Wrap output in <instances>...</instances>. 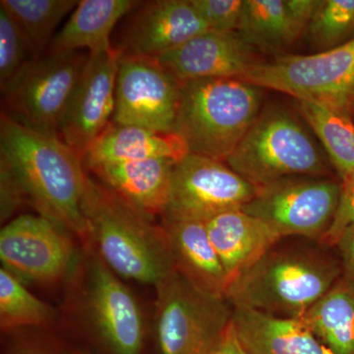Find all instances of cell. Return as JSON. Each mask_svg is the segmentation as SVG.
I'll list each match as a JSON object with an SVG mask.
<instances>
[{
    "label": "cell",
    "mask_w": 354,
    "mask_h": 354,
    "mask_svg": "<svg viewBox=\"0 0 354 354\" xmlns=\"http://www.w3.org/2000/svg\"><path fill=\"white\" fill-rule=\"evenodd\" d=\"M320 242L283 239L227 286L234 308L302 319L342 276L341 260Z\"/></svg>",
    "instance_id": "cell-1"
},
{
    "label": "cell",
    "mask_w": 354,
    "mask_h": 354,
    "mask_svg": "<svg viewBox=\"0 0 354 354\" xmlns=\"http://www.w3.org/2000/svg\"><path fill=\"white\" fill-rule=\"evenodd\" d=\"M0 156L13 167L39 215L87 241L81 205L88 174L80 153L60 137L26 127L2 113Z\"/></svg>",
    "instance_id": "cell-2"
},
{
    "label": "cell",
    "mask_w": 354,
    "mask_h": 354,
    "mask_svg": "<svg viewBox=\"0 0 354 354\" xmlns=\"http://www.w3.org/2000/svg\"><path fill=\"white\" fill-rule=\"evenodd\" d=\"M81 208L87 241L118 277L157 286L176 271L164 227L101 181L88 176Z\"/></svg>",
    "instance_id": "cell-3"
},
{
    "label": "cell",
    "mask_w": 354,
    "mask_h": 354,
    "mask_svg": "<svg viewBox=\"0 0 354 354\" xmlns=\"http://www.w3.org/2000/svg\"><path fill=\"white\" fill-rule=\"evenodd\" d=\"M262 90L239 78L180 83L174 132L189 153L225 162L259 116Z\"/></svg>",
    "instance_id": "cell-4"
},
{
    "label": "cell",
    "mask_w": 354,
    "mask_h": 354,
    "mask_svg": "<svg viewBox=\"0 0 354 354\" xmlns=\"http://www.w3.org/2000/svg\"><path fill=\"white\" fill-rule=\"evenodd\" d=\"M225 164L258 188L286 177H327L330 172L309 133L281 109L260 113Z\"/></svg>",
    "instance_id": "cell-5"
},
{
    "label": "cell",
    "mask_w": 354,
    "mask_h": 354,
    "mask_svg": "<svg viewBox=\"0 0 354 354\" xmlns=\"http://www.w3.org/2000/svg\"><path fill=\"white\" fill-rule=\"evenodd\" d=\"M241 79L353 118L354 39L311 55L286 53L262 59Z\"/></svg>",
    "instance_id": "cell-6"
},
{
    "label": "cell",
    "mask_w": 354,
    "mask_h": 354,
    "mask_svg": "<svg viewBox=\"0 0 354 354\" xmlns=\"http://www.w3.org/2000/svg\"><path fill=\"white\" fill-rule=\"evenodd\" d=\"M155 288L160 353H211L232 322L227 298L205 292L176 270Z\"/></svg>",
    "instance_id": "cell-7"
},
{
    "label": "cell",
    "mask_w": 354,
    "mask_h": 354,
    "mask_svg": "<svg viewBox=\"0 0 354 354\" xmlns=\"http://www.w3.org/2000/svg\"><path fill=\"white\" fill-rule=\"evenodd\" d=\"M88 51L46 53L34 58L1 88L2 101L13 120L58 136V127L87 64Z\"/></svg>",
    "instance_id": "cell-8"
},
{
    "label": "cell",
    "mask_w": 354,
    "mask_h": 354,
    "mask_svg": "<svg viewBox=\"0 0 354 354\" xmlns=\"http://www.w3.org/2000/svg\"><path fill=\"white\" fill-rule=\"evenodd\" d=\"M342 183L328 177H286L259 187L243 211L267 223L283 239L320 242L339 204Z\"/></svg>",
    "instance_id": "cell-9"
},
{
    "label": "cell",
    "mask_w": 354,
    "mask_h": 354,
    "mask_svg": "<svg viewBox=\"0 0 354 354\" xmlns=\"http://www.w3.org/2000/svg\"><path fill=\"white\" fill-rule=\"evenodd\" d=\"M258 189L225 162L188 153L174 165L162 221L206 223L225 212L243 209Z\"/></svg>",
    "instance_id": "cell-10"
},
{
    "label": "cell",
    "mask_w": 354,
    "mask_h": 354,
    "mask_svg": "<svg viewBox=\"0 0 354 354\" xmlns=\"http://www.w3.org/2000/svg\"><path fill=\"white\" fill-rule=\"evenodd\" d=\"M179 88L180 82L155 58L121 55L113 122L174 133Z\"/></svg>",
    "instance_id": "cell-11"
},
{
    "label": "cell",
    "mask_w": 354,
    "mask_h": 354,
    "mask_svg": "<svg viewBox=\"0 0 354 354\" xmlns=\"http://www.w3.org/2000/svg\"><path fill=\"white\" fill-rule=\"evenodd\" d=\"M68 232L41 215L13 218L0 232L2 268L21 281H58L69 271L75 257Z\"/></svg>",
    "instance_id": "cell-12"
},
{
    "label": "cell",
    "mask_w": 354,
    "mask_h": 354,
    "mask_svg": "<svg viewBox=\"0 0 354 354\" xmlns=\"http://www.w3.org/2000/svg\"><path fill=\"white\" fill-rule=\"evenodd\" d=\"M120 53L88 55L58 127L65 143L82 156L113 122Z\"/></svg>",
    "instance_id": "cell-13"
},
{
    "label": "cell",
    "mask_w": 354,
    "mask_h": 354,
    "mask_svg": "<svg viewBox=\"0 0 354 354\" xmlns=\"http://www.w3.org/2000/svg\"><path fill=\"white\" fill-rule=\"evenodd\" d=\"M86 308L93 327L114 354H140L144 323L134 295L95 256L88 263Z\"/></svg>",
    "instance_id": "cell-14"
},
{
    "label": "cell",
    "mask_w": 354,
    "mask_h": 354,
    "mask_svg": "<svg viewBox=\"0 0 354 354\" xmlns=\"http://www.w3.org/2000/svg\"><path fill=\"white\" fill-rule=\"evenodd\" d=\"M127 17L113 46L120 55L158 58L209 30L191 0L142 2Z\"/></svg>",
    "instance_id": "cell-15"
},
{
    "label": "cell",
    "mask_w": 354,
    "mask_h": 354,
    "mask_svg": "<svg viewBox=\"0 0 354 354\" xmlns=\"http://www.w3.org/2000/svg\"><path fill=\"white\" fill-rule=\"evenodd\" d=\"M178 82L242 78L261 60L257 48L239 32H201L176 50L155 58Z\"/></svg>",
    "instance_id": "cell-16"
},
{
    "label": "cell",
    "mask_w": 354,
    "mask_h": 354,
    "mask_svg": "<svg viewBox=\"0 0 354 354\" xmlns=\"http://www.w3.org/2000/svg\"><path fill=\"white\" fill-rule=\"evenodd\" d=\"M205 225L228 285L283 239L264 221L242 209L221 214Z\"/></svg>",
    "instance_id": "cell-17"
},
{
    "label": "cell",
    "mask_w": 354,
    "mask_h": 354,
    "mask_svg": "<svg viewBox=\"0 0 354 354\" xmlns=\"http://www.w3.org/2000/svg\"><path fill=\"white\" fill-rule=\"evenodd\" d=\"M176 160L153 158L99 165L90 171L99 181L151 218L164 215L171 195Z\"/></svg>",
    "instance_id": "cell-18"
},
{
    "label": "cell",
    "mask_w": 354,
    "mask_h": 354,
    "mask_svg": "<svg viewBox=\"0 0 354 354\" xmlns=\"http://www.w3.org/2000/svg\"><path fill=\"white\" fill-rule=\"evenodd\" d=\"M189 153L177 133L152 131L131 125L111 122L83 155L85 169L99 165L140 162L153 158L179 160Z\"/></svg>",
    "instance_id": "cell-19"
},
{
    "label": "cell",
    "mask_w": 354,
    "mask_h": 354,
    "mask_svg": "<svg viewBox=\"0 0 354 354\" xmlns=\"http://www.w3.org/2000/svg\"><path fill=\"white\" fill-rule=\"evenodd\" d=\"M232 325L248 354H330L304 319L236 307Z\"/></svg>",
    "instance_id": "cell-20"
},
{
    "label": "cell",
    "mask_w": 354,
    "mask_h": 354,
    "mask_svg": "<svg viewBox=\"0 0 354 354\" xmlns=\"http://www.w3.org/2000/svg\"><path fill=\"white\" fill-rule=\"evenodd\" d=\"M141 3L135 0H81L46 53L87 50L97 55L113 50L114 28Z\"/></svg>",
    "instance_id": "cell-21"
},
{
    "label": "cell",
    "mask_w": 354,
    "mask_h": 354,
    "mask_svg": "<svg viewBox=\"0 0 354 354\" xmlns=\"http://www.w3.org/2000/svg\"><path fill=\"white\" fill-rule=\"evenodd\" d=\"M162 227L176 271L205 292L225 297L227 274L209 241L205 223L164 221Z\"/></svg>",
    "instance_id": "cell-22"
},
{
    "label": "cell",
    "mask_w": 354,
    "mask_h": 354,
    "mask_svg": "<svg viewBox=\"0 0 354 354\" xmlns=\"http://www.w3.org/2000/svg\"><path fill=\"white\" fill-rule=\"evenodd\" d=\"M302 319L330 354H354V279L342 272Z\"/></svg>",
    "instance_id": "cell-23"
},
{
    "label": "cell",
    "mask_w": 354,
    "mask_h": 354,
    "mask_svg": "<svg viewBox=\"0 0 354 354\" xmlns=\"http://www.w3.org/2000/svg\"><path fill=\"white\" fill-rule=\"evenodd\" d=\"M297 108L312 131L320 140L330 162L341 180L354 171V123L353 118L304 101Z\"/></svg>",
    "instance_id": "cell-24"
},
{
    "label": "cell",
    "mask_w": 354,
    "mask_h": 354,
    "mask_svg": "<svg viewBox=\"0 0 354 354\" xmlns=\"http://www.w3.org/2000/svg\"><path fill=\"white\" fill-rule=\"evenodd\" d=\"M76 0H1L6 11L24 32L34 58L48 51L59 23L73 12Z\"/></svg>",
    "instance_id": "cell-25"
},
{
    "label": "cell",
    "mask_w": 354,
    "mask_h": 354,
    "mask_svg": "<svg viewBox=\"0 0 354 354\" xmlns=\"http://www.w3.org/2000/svg\"><path fill=\"white\" fill-rule=\"evenodd\" d=\"M237 32L254 48L263 50H279L299 38L285 0H244Z\"/></svg>",
    "instance_id": "cell-26"
},
{
    "label": "cell",
    "mask_w": 354,
    "mask_h": 354,
    "mask_svg": "<svg viewBox=\"0 0 354 354\" xmlns=\"http://www.w3.org/2000/svg\"><path fill=\"white\" fill-rule=\"evenodd\" d=\"M57 317L50 305L35 297L23 281L0 270V326L3 330L22 327H46Z\"/></svg>",
    "instance_id": "cell-27"
},
{
    "label": "cell",
    "mask_w": 354,
    "mask_h": 354,
    "mask_svg": "<svg viewBox=\"0 0 354 354\" xmlns=\"http://www.w3.org/2000/svg\"><path fill=\"white\" fill-rule=\"evenodd\" d=\"M306 32L318 51L354 39V0H320Z\"/></svg>",
    "instance_id": "cell-28"
},
{
    "label": "cell",
    "mask_w": 354,
    "mask_h": 354,
    "mask_svg": "<svg viewBox=\"0 0 354 354\" xmlns=\"http://www.w3.org/2000/svg\"><path fill=\"white\" fill-rule=\"evenodd\" d=\"M34 59L24 32L0 7V86H6Z\"/></svg>",
    "instance_id": "cell-29"
},
{
    "label": "cell",
    "mask_w": 354,
    "mask_h": 354,
    "mask_svg": "<svg viewBox=\"0 0 354 354\" xmlns=\"http://www.w3.org/2000/svg\"><path fill=\"white\" fill-rule=\"evenodd\" d=\"M191 2L211 31L237 32L244 0H191Z\"/></svg>",
    "instance_id": "cell-30"
},
{
    "label": "cell",
    "mask_w": 354,
    "mask_h": 354,
    "mask_svg": "<svg viewBox=\"0 0 354 354\" xmlns=\"http://www.w3.org/2000/svg\"><path fill=\"white\" fill-rule=\"evenodd\" d=\"M341 183V195L334 218L320 241L330 248H335L344 232L354 225V171Z\"/></svg>",
    "instance_id": "cell-31"
},
{
    "label": "cell",
    "mask_w": 354,
    "mask_h": 354,
    "mask_svg": "<svg viewBox=\"0 0 354 354\" xmlns=\"http://www.w3.org/2000/svg\"><path fill=\"white\" fill-rule=\"evenodd\" d=\"M28 200L24 186L10 164L0 156V216L9 220Z\"/></svg>",
    "instance_id": "cell-32"
},
{
    "label": "cell",
    "mask_w": 354,
    "mask_h": 354,
    "mask_svg": "<svg viewBox=\"0 0 354 354\" xmlns=\"http://www.w3.org/2000/svg\"><path fill=\"white\" fill-rule=\"evenodd\" d=\"M319 2L320 0H285L288 15L298 37L307 32Z\"/></svg>",
    "instance_id": "cell-33"
},
{
    "label": "cell",
    "mask_w": 354,
    "mask_h": 354,
    "mask_svg": "<svg viewBox=\"0 0 354 354\" xmlns=\"http://www.w3.org/2000/svg\"><path fill=\"white\" fill-rule=\"evenodd\" d=\"M335 249L341 260L342 272L354 279V225L344 232Z\"/></svg>",
    "instance_id": "cell-34"
},
{
    "label": "cell",
    "mask_w": 354,
    "mask_h": 354,
    "mask_svg": "<svg viewBox=\"0 0 354 354\" xmlns=\"http://www.w3.org/2000/svg\"><path fill=\"white\" fill-rule=\"evenodd\" d=\"M209 354H248L239 341L232 322L220 342Z\"/></svg>",
    "instance_id": "cell-35"
},
{
    "label": "cell",
    "mask_w": 354,
    "mask_h": 354,
    "mask_svg": "<svg viewBox=\"0 0 354 354\" xmlns=\"http://www.w3.org/2000/svg\"><path fill=\"white\" fill-rule=\"evenodd\" d=\"M15 354H46L44 351H39V349L34 348H21Z\"/></svg>",
    "instance_id": "cell-36"
},
{
    "label": "cell",
    "mask_w": 354,
    "mask_h": 354,
    "mask_svg": "<svg viewBox=\"0 0 354 354\" xmlns=\"http://www.w3.org/2000/svg\"><path fill=\"white\" fill-rule=\"evenodd\" d=\"M66 354H84V353H66Z\"/></svg>",
    "instance_id": "cell-37"
}]
</instances>
